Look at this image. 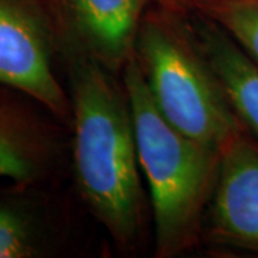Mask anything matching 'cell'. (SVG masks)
<instances>
[{
    "instance_id": "ba28073f",
    "label": "cell",
    "mask_w": 258,
    "mask_h": 258,
    "mask_svg": "<svg viewBox=\"0 0 258 258\" xmlns=\"http://www.w3.org/2000/svg\"><path fill=\"white\" fill-rule=\"evenodd\" d=\"M43 148L22 115L0 103V176L30 181L37 175Z\"/></svg>"
},
{
    "instance_id": "30bf717a",
    "label": "cell",
    "mask_w": 258,
    "mask_h": 258,
    "mask_svg": "<svg viewBox=\"0 0 258 258\" xmlns=\"http://www.w3.org/2000/svg\"><path fill=\"white\" fill-rule=\"evenodd\" d=\"M35 254V245L26 220L0 205V258H25Z\"/></svg>"
},
{
    "instance_id": "8992f818",
    "label": "cell",
    "mask_w": 258,
    "mask_h": 258,
    "mask_svg": "<svg viewBox=\"0 0 258 258\" xmlns=\"http://www.w3.org/2000/svg\"><path fill=\"white\" fill-rule=\"evenodd\" d=\"M148 0H63V37L78 52L118 74L134 57Z\"/></svg>"
},
{
    "instance_id": "277c9868",
    "label": "cell",
    "mask_w": 258,
    "mask_h": 258,
    "mask_svg": "<svg viewBox=\"0 0 258 258\" xmlns=\"http://www.w3.org/2000/svg\"><path fill=\"white\" fill-rule=\"evenodd\" d=\"M204 234L217 244L258 254V138L244 125L221 147Z\"/></svg>"
},
{
    "instance_id": "9c48e42d",
    "label": "cell",
    "mask_w": 258,
    "mask_h": 258,
    "mask_svg": "<svg viewBox=\"0 0 258 258\" xmlns=\"http://www.w3.org/2000/svg\"><path fill=\"white\" fill-rule=\"evenodd\" d=\"M179 8L217 23L258 66V0H192Z\"/></svg>"
},
{
    "instance_id": "52a82bcc",
    "label": "cell",
    "mask_w": 258,
    "mask_h": 258,
    "mask_svg": "<svg viewBox=\"0 0 258 258\" xmlns=\"http://www.w3.org/2000/svg\"><path fill=\"white\" fill-rule=\"evenodd\" d=\"M192 15L194 32L234 111L258 138V66L217 23L198 13Z\"/></svg>"
},
{
    "instance_id": "8fae6325",
    "label": "cell",
    "mask_w": 258,
    "mask_h": 258,
    "mask_svg": "<svg viewBox=\"0 0 258 258\" xmlns=\"http://www.w3.org/2000/svg\"><path fill=\"white\" fill-rule=\"evenodd\" d=\"M189 2H192V0H174V3H175L176 6H184V5L189 3Z\"/></svg>"
},
{
    "instance_id": "6da1fadb",
    "label": "cell",
    "mask_w": 258,
    "mask_h": 258,
    "mask_svg": "<svg viewBox=\"0 0 258 258\" xmlns=\"http://www.w3.org/2000/svg\"><path fill=\"white\" fill-rule=\"evenodd\" d=\"M76 181L83 201L120 247L137 242L144 195L134 118L123 83L69 50Z\"/></svg>"
},
{
    "instance_id": "7a4b0ae2",
    "label": "cell",
    "mask_w": 258,
    "mask_h": 258,
    "mask_svg": "<svg viewBox=\"0 0 258 258\" xmlns=\"http://www.w3.org/2000/svg\"><path fill=\"white\" fill-rule=\"evenodd\" d=\"M134 118L139 165L155 222V257H178L197 245L218 178L220 148L175 128L159 112L135 57L122 71Z\"/></svg>"
},
{
    "instance_id": "3957f363",
    "label": "cell",
    "mask_w": 258,
    "mask_h": 258,
    "mask_svg": "<svg viewBox=\"0 0 258 258\" xmlns=\"http://www.w3.org/2000/svg\"><path fill=\"white\" fill-rule=\"evenodd\" d=\"M176 12H145L134 57L165 119L188 137L221 149L244 123L204 53L191 19Z\"/></svg>"
},
{
    "instance_id": "5b68a950",
    "label": "cell",
    "mask_w": 258,
    "mask_h": 258,
    "mask_svg": "<svg viewBox=\"0 0 258 258\" xmlns=\"http://www.w3.org/2000/svg\"><path fill=\"white\" fill-rule=\"evenodd\" d=\"M50 57V35L40 19L15 0H0V83L66 118L72 103L56 79Z\"/></svg>"
}]
</instances>
